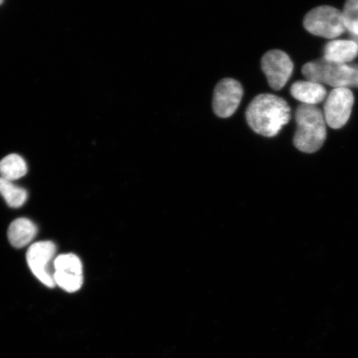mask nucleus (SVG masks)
<instances>
[{"label":"nucleus","instance_id":"f257e3e1","mask_svg":"<svg viewBox=\"0 0 358 358\" xmlns=\"http://www.w3.org/2000/svg\"><path fill=\"white\" fill-rule=\"evenodd\" d=\"M290 107L283 98L272 94L255 97L245 111L250 127L261 136L275 137L290 120Z\"/></svg>","mask_w":358,"mask_h":358},{"label":"nucleus","instance_id":"f03ea898","mask_svg":"<svg viewBox=\"0 0 358 358\" xmlns=\"http://www.w3.org/2000/svg\"><path fill=\"white\" fill-rule=\"evenodd\" d=\"M295 120L297 129L294 136V146L303 153H315L326 140L324 113L315 106L302 104L295 112Z\"/></svg>","mask_w":358,"mask_h":358},{"label":"nucleus","instance_id":"7ed1b4c3","mask_svg":"<svg viewBox=\"0 0 358 358\" xmlns=\"http://www.w3.org/2000/svg\"><path fill=\"white\" fill-rule=\"evenodd\" d=\"M302 73L308 80L334 88L358 87V65L336 64L322 59L308 62Z\"/></svg>","mask_w":358,"mask_h":358},{"label":"nucleus","instance_id":"20e7f679","mask_svg":"<svg viewBox=\"0 0 358 358\" xmlns=\"http://www.w3.org/2000/svg\"><path fill=\"white\" fill-rule=\"evenodd\" d=\"M304 28L319 37L334 39L346 32L343 12L331 6H320L308 12L303 20Z\"/></svg>","mask_w":358,"mask_h":358},{"label":"nucleus","instance_id":"39448f33","mask_svg":"<svg viewBox=\"0 0 358 358\" xmlns=\"http://www.w3.org/2000/svg\"><path fill=\"white\" fill-rule=\"evenodd\" d=\"M355 96L350 89L334 88L327 98L324 104V119L331 128L337 129L344 127L352 113Z\"/></svg>","mask_w":358,"mask_h":358},{"label":"nucleus","instance_id":"423d86ee","mask_svg":"<svg viewBox=\"0 0 358 358\" xmlns=\"http://www.w3.org/2000/svg\"><path fill=\"white\" fill-rule=\"evenodd\" d=\"M57 252L56 245L52 241H38L32 245L27 252V262L33 274L48 288L55 286L53 275L49 270V265Z\"/></svg>","mask_w":358,"mask_h":358},{"label":"nucleus","instance_id":"0eeeda50","mask_svg":"<svg viewBox=\"0 0 358 358\" xmlns=\"http://www.w3.org/2000/svg\"><path fill=\"white\" fill-rule=\"evenodd\" d=\"M243 92V86L236 80H220L214 90L213 108L215 114L220 118L230 117L238 108Z\"/></svg>","mask_w":358,"mask_h":358},{"label":"nucleus","instance_id":"6e6552de","mask_svg":"<svg viewBox=\"0 0 358 358\" xmlns=\"http://www.w3.org/2000/svg\"><path fill=\"white\" fill-rule=\"evenodd\" d=\"M262 67L270 87L275 91H280L292 75L294 64L287 53L271 50L263 56Z\"/></svg>","mask_w":358,"mask_h":358},{"label":"nucleus","instance_id":"1a4fd4ad","mask_svg":"<svg viewBox=\"0 0 358 358\" xmlns=\"http://www.w3.org/2000/svg\"><path fill=\"white\" fill-rule=\"evenodd\" d=\"M358 55L357 44L352 40H333L326 44L324 58L336 64H348Z\"/></svg>","mask_w":358,"mask_h":358},{"label":"nucleus","instance_id":"9d476101","mask_svg":"<svg viewBox=\"0 0 358 358\" xmlns=\"http://www.w3.org/2000/svg\"><path fill=\"white\" fill-rule=\"evenodd\" d=\"M291 96L304 105L315 106L323 101L327 96L324 85L310 82V80H299L294 83L290 88Z\"/></svg>","mask_w":358,"mask_h":358},{"label":"nucleus","instance_id":"9b49d317","mask_svg":"<svg viewBox=\"0 0 358 358\" xmlns=\"http://www.w3.org/2000/svg\"><path fill=\"white\" fill-rule=\"evenodd\" d=\"M38 234V227L28 218H17L13 221L8 230V238L15 248L28 245Z\"/></svg>","mask_w":358,"mask_h":358},{"label":"nucleus","instance_id":"f8f14e48","mask_svg":"<svg viewBox=\"0 0 358 358\" xmlns=\"http://www.w3.org/2000/svg\"><path fill=\"white\" fill-rule=\"evenodd\" d=\"M28 167L25 160L17 154L8 155L0 161V177L8 181L26 176Z\"/></svg>","mask_w":358,"mask_h":358},{"label":"nucleus","instance_id":"ddd939ff","mask_svg":"<svg viewBox=\"0 0 358 358\" xmlns=\"http://www.w3.org/2000/svg\"><path fill=\"white\" fill-rule=\"evenodd\" d=\"M0 194L6 199L8 205L13 208L22 207L28 199V192L25 189L1 177H0Z\"/></svg>","mask_w":358,"mask_h":358},{"label":"nucleus","instance_id":"4468645a","mask_svg":"<svg viewBox=\"0 0 358 358\" xmlns=\"http://www.w3.org/2000/svg\"><path fill=\"white\" fill-rule=\"evenodd\" d=\"M55 271L71 273L78 275H83V263L79 257L74 254L60 255L53 262Z\"/></svg>","mask_w":358,"mask_h":358},{"label":"nucleus","instance_id":"2eb2a0df","mask_svg":"<svg viewBox=\"0 0 358 358\" xmlns=\"http://www.w3.org/2000/svg\"><path fill=\"white\" fill-rule=\"evenodd\" d=\"M55 284L69 293L77 292L83 285V275L71 273L55 271L53 273Z\"/></svg>","mask_w":358,"mask_h":358},{"label":"nucleus","instance_id":"dca6fc26","mask_svg":"<svg viewBox=\"0 0 358 358\" xmlns=\"http://www.w3.org/2000/svg\"><path fill=\"white\" fill-rule=\"evenodd\" d=\"M343 15L349 34H358V0H347Z\"/></svg>","mask_w":358,"mask_h":358},{"label":"nucleus","instance_id":"f3484780","mask_svg":"<svg viewBox=\"0 0 358 358\" xmlns=\"http://www.w3.org/2000/svg\"><path fill=\"white\" fill-rule=\"evenodd\" d=\"M349 36H350L351 40H352V41H355L357 44V46H358V34H349Z\"/></svg>","mask_w":358,"mask_h":358},{"label":"nucleus","instance_id":"a211bd4d","mask_svg":"<svg viewBox=\"0 0 358 358\" xmlns=\"http://www.w3.org/2000/svg\"><path fill=\"white\" fill-rule=\"evenodd\" d=\"M3 1V0H0V4H1Z\"/></svg>","mask_w":358,"mask_h":358}]
</instances>
